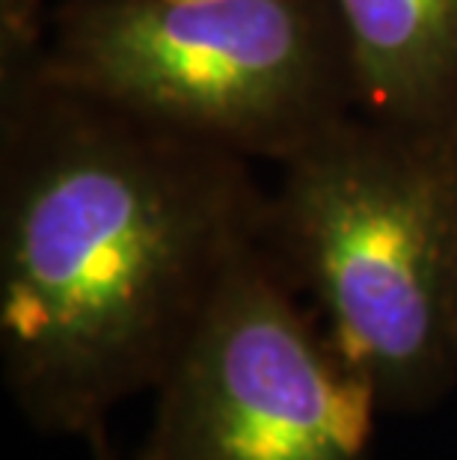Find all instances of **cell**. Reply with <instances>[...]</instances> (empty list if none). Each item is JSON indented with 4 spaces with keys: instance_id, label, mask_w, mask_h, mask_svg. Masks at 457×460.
Returning <instances> with one entry per match:
<instances>
[{
    "instance_id": "6da1fadb",
    "label": "cell",
    "mask_w": 457,
    "mask_h": 460,
    "mask_svg": "<svg viewBox=\"0 0 457 460\" xmlns=\"http://www.w3.org/2000/svg\"><path fill=\"white\" fill-rule=\"evenodd\" d=\"M0 45V368L42 434L104 446L235 264L265 241L252 161L42 72Z\"/></svg>"
},
{
    "instance_id": "7a4b0ae2",
    "label": "cell",
    "mask_w": 457,
    "mask_h": 460,
    "mask_svg": "<svg viewBox=\"0 0 457 460\" xmlns=\"http://www.w3.org/2000/svg\"><path fill=\"white\" fill-rule=\"evenodd\" d=\"M265 247L381 413L457 386V128L356 111L279 164Z\"/></svg>"
},
{
    "instance_id": "3957f363",
    "label": "cell",
    "mask_w": 457,
    "mask_h": 460,
    "mask_svg": "<svg viewBox=\"0 0 457 460\" xmlns=\"http://www.w3.org/2000/svg\"><path fill=\"white\" fill-rule=\"evenodd\" d=\"M42 72L247 161L359 111L333 0H60Z\"/></svg>"
},
{
    "instance_id": "277c9868",
    "label": "cell",
    "mask_w": 457,
    "mask_h": 460,
    "mask_svg": "<svg viewBox=\"0 0 457 460\" xmlns=\"http://www.w3.org/2000/svg\"><path fill=\"white\" fill-rule=\"evenodd\" d=\"M143 460H374V393L265 241L152 389Z\"/></svg>"
},
{
    "instance_id": "5b68a950",
    "label": "cell",
    "mask_w": 457,
    "mask_h": 460,
    "mask_svg": "<svg viewBox=\"0 0 457 460\" xmlns=\"http://www.w3.org/2000/svg\"><path fill=\"white\" fill-rule=\"evenodd\" d=\"M359 111L457 128V0H333Z\"/></svg>"
},
{
    "instance_id": "8992f818",
    "label": "cell",
    "mask_w": 457,
    "mask_h": 460,
    "mask_svg": "<svg viewBox=\"0 0 457 460\" xmlns=\"http://www.w3.org/2000/svg\"><path fill=\"white\" fill-rule=\"evenodd\" d=\"M95 452H99V455H95V460H143V457H140V452H137V455H131V457H119V455H113L110 448H107V443H104V446H95Z\"/></svg>"
}]
</instances>
